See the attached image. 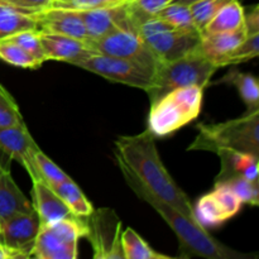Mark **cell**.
Returning <instances> with one entry per match:
<instances>
[{
    "label": "cell",
    "instance_id": "obj_10",
    "mask_svg": "<svg viewBox=\"0 0 259 259\" xmlns=\"http://www.w3.org/2000/svg\"><path fill=\"white\" fill-rule=\"evenodd\" d=\"M88 227L86 238L90 240L94 258L124 259L120 244L121 223L111 209L95 210L83 218Z\"/></svg>",
    "mask_w": 259,
    "mask_h": 259
},
{
    "label": "cell",
    "instance_id": "obj_5",
    "mask_svg": "<svg viewBox=\"0 0 259 259\" xmlns=\"http://www.w3.org/2000/svg\"><path fill=\"white\" fill-rule=\"evenodd\" d=\"M204 89L187 86L169 91L151 104L148 129L154 137H166L191 123L201 113Z\"/></svg>",
    "mask_w": 259,
    "mask_h": 259
},
{
    "label": "cell",
    "instance_id": "obj_41",
    "mask_svg": "<svg viewBox=\"0 0 259 259\" xmlns=\"http://www.w3.org/2000/svg\"><path fill=\"white\" fill-rule=\"evenodd\" d=\"M5 5H8L7 3H5L4 0H0V8H2V7H5ZM9 7H10V5H9Z\"/></svg>",
    "mask_w": 259,
    "mask_h": 259
},
{
    "label": "cell",
    "instance_id": "obj_37",
    "mask_svg": "<svg viewBox=\"0 0 259 259\" xmlns=\"http://www.w3.org/2000/svg\"><path fill=\"white\" fill-rule=\"evenodd\" d=\"M244 28L247 34L259 33V7L255 5L249 13L244 14Z\"/></svg>",
    "mask_w": 259,
    "mask_h": 259
},
{
    "label": "cell",
    "instance_id": "obj_11",
    "mask_svg": "<svg viewBox=\"0 0 259 259\" xmlns=\"http://www.w3.org/2000/svg\"><path fill=\"white\" fill-rule=\"evenodd\" d=\"M39 228L34 209L12 215L0 222V244L20 253L25 259L30 258Z\"/></svg>",
    "mask_w": 259,
    "mask_h": 259
},
{
    "label": "cell",
    "instance_id": "obj_27",
    "mask_svg": "<svg viewBox=\"0 0 259 259\" xmlns=\"http://www.w3.org/2000/svg\"><path fill=\"white\" fill-rule=\"evenodd\" d=\"M0 58L9 65L20 68H28V70H37L42 66L20 46L8 38L0 39Z\"/></svg>",
    "mask_w": 259,
    "mask_h": 259
},
{
    "label": "cell",
    "instance_id": "obj_15",
    "mask_svg": "<svg viewBox=\"0 0 259 259\" xmlns=\"http://www.w3.org/2000/svg\"><path fill=\"white\" fill-rule=\"evenodd\" d=\"M46 61H62L76 66L81 61L95 55L83 40L67 35L39 32Z\"/></svg>",
    "mask_w": 259,
    "mask_h": 259
},
{
    "label": "cell",
    "instance_id": "obj_17",
    "mask_svg": "<svg viewBox=\"0 0 259 259\" xmlns=\"http://www.w3.org/2000/svg\"><path fill=\"white\" fill-rule=\"evenodd\" d=\"M217 154L222 161V167L215 179V184L229 181L234 177H243L248 181L258 182L259 156L230 149H220Z\"/></svg>",
    "mask_w": 259,
    "mask_h": 259
},
{
    "label": "cell",
    "instance_id": "obj_9",
    "mask_svg": "<svg viewBox=\"0 0 259 259\" xmlns=\"http://www.w3.org/2000/svg\"><path fill=\"white\" fill-rule=\"evenodd\" d=\"M86 43L95 53L133 61L153 71H156L159 65L158 58L133 29L114 30L104 37L90 39Z\"/></svg>",
    "mask_w": 259,
    "mask_h": 259
},
{
    "label": "cell",
    "instance_id": "obj_31",
    "mask_svg": "<svg viewBox=\"0 0 259 259\" xmlns=\"http://www.w3.org/2000/svg\"><path fill=\"white\" fill-rule=\"evenodd\" d=\"M8 39L13 40L18 46H20L25 52L29 53L40 65L46 62L45 53H43L42 43H40L39 38V30L38 29L22 30V32L15 33V34L8 37Z\"/></svg>",
    "mask_w": 259,
    "mask_h": 259
},
{
    "label": "cell",
    "instance_id": "obj_14",
    "mask_svg": "<svg viewBox=\"0 0 259 259\" xmlns=\"http://www.w3.org/2000/svg\"><path fill=\"white\" fill-rule=\"evenodd\" d=\"M37 29L43 33L67 35L76 39L88 42L89 35L78 10L68 8L50 7L39 13H35Z\"/></svg>",
    "mask_w": 259,
    "mask_h": 259
},
{
    "label": "cell",
    "instance_id": "obj_12",
    "mask_svg": "<svg viewBox=\"0 0 259 259\" xmlns=\"http://www.w3.org/2000/svg\"><path fill=\"white\" fill-rule=\"evenodd\" d=\"M131 2L111 7L78 10L88 32L89 40L98 39L118 29H133L134 23L131 12Z\"/></svg>",
    "mask_w": 259,
    "mask_h": 259
},
{
    "label": "cell",
    "instance_id": "obj_16",
    "mask_svg": "<svg viewBox=\"0 0 259 259\" xmlns=\"http://www.w3.org/2000/svg\"><path fill=\"white\" fill-rule=\"evenodd\" d=\"M32 182L33 209L37 212L40 224H48L65 218L75 217L47 182L43 180H34Z\"/></svg>",
    "mask_w": 259,
    "mask_h": 259
},
{
    "label": "cell",
    "instance_id": "obj_40",
    "mask_svg": "<svg viewBox=\"0 0 259 259\" xmlns=\"http://www.w3.org/2000/svg\"><path fill=\"white\" fill-rule=\"evenodd\" d=\"M67 0H53L52 5H57V4H62V3H66Z\"/></svg>",
    "mask_w": 259,
    "mask_h": 259
},
{
    "label": "cell",
    "instance_id": "obj_2",
    "mask_svg": "<svg viewBox=\"0 0 259 259\" xmlns=\"http://www.w3.org/2000/svg\"><path fill=\"white\" fill-rule=\"evenodd\" d=\"M118 166L123 174L124 180L128 186L133 190L134 194L141 197L147 204L151 205L177 235L181 257L190 258L195 255V257L207 259H243L250 257V255L243 254V253L237 252L223 243L218 242L196 220L190 219L189 217L182 214L174 206L157 199L125 167L121 164H118Z\"/></svg>",
    "mask_w": 259,
    "mask_h": 259
},
{
    "label": "cell",
    "instance_id": "obj_21",
    "mask_svg": "<svg viewBox=\"0 0 259 259\" xmlns=\"http://www.w3.org/2000/svg\"><path fill=\"white\" fill-rule=\"evenodd\" d=\"M194 218L202 228H215L232 219L214 191L204 195L196 201Z\"/></svg>",
    "mask_w": 259,
    "mask_h": 259
},
{
    "label": "cell",
    "instance_id": "obj_28",
    "mask_svg": "<svg viewBox=\"0 0 259 259\" xmlns=\"http://www.w3.org/2000/svg\"><path fill=\"white\" fill-rule=\"evenodd\" d=\"M259 55V33L247 34L242 43L234 51L227 55L222 61V67L239 65L247 62Z\"/></svg>",
    "mask_w": 259,
    "mask_h": 259
},
{
    "label": "cell",
    "instance_id": "obj_3",
    "mask_svg": "<svg viewBox=\"0 0 259 259\" xmlns=\"http://www.w3.org/2000/svg\"><path fill=\"white\" fill-rule=\"evenodd\" d=\"M197 129L199 136L187 148L189 151L217 153L220 149H230L259 156V111L224 123H201Z\"/></svg>",
    "mask_w": 259,
    "mask_h": 259
},
{
    "label": "cell",
    "instance_id": "obj_32",
    "mask_svg": "<svg viewBox=\"0 0 259 259\" xmlns=\"http://www.w3.org/2000/svg\"><path fill=\"white\" fill-rule=\"evenodd\" d=\"M230 2L233 0H199L190 5L195 25L200 30V33L210 22V19L219 12V9H222L225 4Z\"/></svg>",
    "mask_w": 259,
    "mask_h": 259
},
{
    "label": "cell",
    "instance_id": "obj_13",
    "mask_svg": "<svg viewBox=\"0 0 259 259\" xmlns=\"http://www.w3.org/2000/svg\"><path fill=\"white\" fill-rule=\"evenodd\" d=\"M39 148L30 136L27 124L0 128V151L27 169L32 181L40 180L34 163V153Z\"/></svg>",
    "mask_w": 259,
    "mask_h": 259
},
{
    "label": "cell",
    "instance_id": "obj_24",
    "mask_svg": "<svg viewBox=\"0 0 259 259\" xmlns=\"http://www.w3.org/2000/svg\"><path fill=\"white\" fill-rule=\"evenodd\" d=\"M124 259H172V257L156 252L143 238L132 228H126L120 235Z\"/></svg>",
    "mask_w": 259,
    "mask_h": 259
},
{
    "label": "cell",
    "instance_id": "obj_35",
    "mask_svg": "<svg viewBox=\"0 0 259 259\" xmlns=\"http://www.w3.org/2000/svg\"><path fill=\"white\" fill-rule=\"evenodd\" d=\"M4 2L24 14H35L50 8L53 0H4Z\"/></svg>",
    "mask_w": 259,
    "mask_h": 259
},
{
    "label": "cell",
    "instance_id": "obj_1",
    "mask_svg": "<svg viewBox=\"0 0 259 259\" xmlns=\"http://www.w3.org/2000/svg\"><path fill=\"white\" fill-rule=\"evenodd\" d=\"M115 156L118 164L125 167L157 199L195 220L189 197L164 167L156 146V137L148 128L137 136L116 139Z\"/></svg>",
    "mask_w": 259,
    "mask_h": 259
},
{
    "label": "cell",
    "instance_id": "obj_26",
    "mask_svg": "<svg viewBox=\"0 0 259 259\" xmlns=\"http://www.w3.org/2000/svg\"><path fill=\"white\" fill-rule=\"evenodd\" d=\"M157 17L163 19L172 27L185 30H199L195 25L194 17H192L190 5L181 4V3L172 2L163 9L157 13ZM200 32V30H199Z\"/></svg>",
    "mask_w": 259,
    "mask_h": 259
},
{
    "label": "cell",
    "instance_id": "obj_19",
    "mask_svg": "<svg viewBox=\"0 0 259 259\" xmlns=\"http://www.w3.org/2000/svg\"><path fill=\"white\" fill-rule=\"evenodd\" d=\"M245 37H247V30L244 27L232 30V32L201 35L200 51L218 67L222 68V61L224 60L225 56L234 51L244 40Z\"/></svg>",
    "mask_w": 259,
    "mask_h": 259
},
{
    "label": "cell",
    "instance_id": "obj_29",
    "mask_svg": "<svg viewBox=\"0 0 259 259\" xmlns=\"http://www.w3.org/2000/svg\"><path fill=\"white\" fill-rule=\"evenodd\" d=\"M34 163L40 180L47 182L51 187L61 184L62 181L67 180V174L62 171L53 161H51L39 148L34 153Z\"/></svg>",
    "mask_w": 259,
    "mask_h": 259
},
{
    "label": "cell",
    "instance_id": "obj_33",
    "mask_svg": "<svg viewBox=\"0 0 259 259\" xmlns=\"http://www.w3.org/2000/svg\"><path fill=\"white\" fill-rule=\"evenodd\" d=\"M223 184L228 185L230 190L237 195L242 204L258 206L259 204V182H252L243 177H234V179L225 181Z\"/></svg>",
    "mask_w": 259,
    "mask_h": 259
},
{
    "label": "cell",
    "instance_id": "obj_34",
    "mask_svg": "<svg viewBox=\"0 0 259 259\" xmlns=\"http://www.w3.org/2000/svg\"><path fill=\"white\" fill-rule=\"evenodd\" d=\"M125 2H128V0H67V2L62 3V4L51 5V7L68 8V9L75 10H86L95 9V8L111 7V5H118Z\"/></svg>",
    "mask_w": 259,
    "mask_h": 259
},
{
    "label": "cell",
    "instance_id": "obj_38",
    "mask_svg": "<svg viewBox=\"0 0 259 259\" xmlns=\"http://www.w3.org/2000/svg\"><path fill=\"white\" fill-rule=\"evenodd\" d=\"M0 259H25L20 253L10 249L7 245L0 244Z\"/></svg>",
    "mask_w": 259,
    "mask_h": 259
},
{
    "label": "cell",
    "instance_id": "obj_36",
    "mask_svg": "<svg viewBox=\"0 0 259 259\" xmlns=\"http://www.w3.org/2000/svg\"><path fill=\"white\" fill-rule=\"evenodd\" d=\"M172 2L175 0H132L134 7L147 15H156L159 10L171 4Z\"/></svg>",
    "mask_w": 259,
    "mask_h": 259
},
{
    "label": "cell",
    "instance_id": "obj_23",
    "mask_svg": "<svg viewBox=\"0 0 259 259\" xmlns=\"http://www.w3.org/2000/svg\"><path fill=\"white\" fill-rule=\"evenodd\" d=\"M52 189L57 192L58 196L67 205V207L75 217L88 218L94 211L93 204L89 201L80 187L70 177L61 184L53 186Z\"/></svg>",
    "mask_w": 259,
    "mask_h": 259
},
{
    "label": "cell",
    "instance_id": "obj_8",
    "mask_svg": "<svg viewBox=\"0 0 259 259\" xmlns=\"http://www.w3.org/2000/svg\"><path fill=\"white\" fill-rule=\"evenodd\" d=\"M76 66L96 73L109 81L124 83L144 91L148 90L153 82V70L141 63L114 56L95 53L91 57L78 62Z\"/></svg>",
    "mask_w": 259,
    "mask_h": 259
},
{
    "label": "cell",
    "instance_id": "obj_22",
    "mask_svg": "<svg viewBox=\"0 0 259 259\" xmlns=\"http://www.w3.org/2000/svg\"><path fill=\"white\" fill-rule=\"evenodd\" d=\"M220 82L230 83L237 88L240 98L248 106V113L259 111V83L255 76L233 68L220 80Z\"/></svg>",
    "mask_w": 259,
    "mask_h": 259
},
{
    "label": "cell",
    "instance_id": "obj_20",
    "mask_svg": "<svg viewBox=\"0 0 259 259\" xmlns=\"http://www.w3.org/2000/svg\"><path fill=\"white\" fill-rule=\"evenodd\" d=\"M244 9L239 0L225 4L219 12L210 19L201 30V35L214 34V33L232 32V30L239 29L244 27Z\"/></svg>",
    "mask_w": 259,
    "mask_h": 259
},
{
    "label": "cell",
    "instance_id": "obj_7",
    "mask_svg": "<svg viewBox=\"0 0 259 259\" xmlns=\"http://www.w3.org/2000/svg\"><path fill=\"white\" fill-rule=\"evenodd\" d=\"M88 234L83 218L71 217L40 224L32 257L38 259H76L78 242Z\"/></svg>",
    "mask_w": 259,
    "mask_h": 259
},
{
    "label": "cell",
    "instance_id": "obj_4",
    "mask_svg": "<svg viewBox=\"0 0 259 259\" xmlns=\"http://www.w3.org/2000/svg\"><path fill=\"white\" fill-rule=\"evenodd\" d=\"M218 70L219 67L200 51L199 46L196 51L189 55L159 63L154 71L152 86L146 93L148 94L151 104H153L176 89L187 86H200L205 89Z\"/></svg>",
    "mask_w": 259,
    "mask_h": 259
},
{
    "label": "cell",
    "instance_id": "obj_25",
    "mask_svg": "<svg viewBox=\"0 0 259 259\" xmlns=\"http://www.w3.org/2000/svg\"><path fill=\"white\" fill-rule=\"evenodd\" d=\"M28 29H37L34 15L24 14L9 5L0 8V39Z\"/></svg>",
    "mask_w": 259,
    "mask_h": 259
},
{
    "label": "cell",
    "instance_id": "obj_39",
    "mask_svg": "<svg viewBox=\"0 0 259 259\" xmlns=\"http://www.w3.org/2000/svg\"><path fill=\"white\" fill-rule=\"evenodd\" d=\"M176 3H181V4H186V5H191L192 3L199 2V0H175Z\"/></svg>",
    "mask_w": 259,
    "mask_h": 259
},
{
    "label": "cell",
    "instance_id": "obj_18",
    "mask_svg": "<svg viewBox=\"0 0 259 259\" xmlns=\"http://www.w3.org/2000/svg\"><path fill=\"white\" fill-rule=\"evenodd\" d=\"M32 209L33 205L13 180L9 164H5L0 159V222L18 212L29 211Z\"/></svg>",
    "mask_w": 259,
    "mask_h": 259
},
{
    "label": "cell",
    "instance_id": "obj_30",
    "mask_svg": "<svg viewBox=\"0 0 259 259\" xmlns=\"http://www.w3.org/2000/svg\"><path fill=\"white\" fill-rule=\"evenodd\" d=\"M25 124L17 101L0 83V128Z\"/></svg>",
    "mask_w": 259,
    "mask_h": 259
},
{
    "label": "cell",
    "instance_id": "obj_6",
    "mask_svg": "<svg viewBox=\"0 0 259 259\" xmlns=\"http://www.w3.org/2000/svg\"><path fill=\"white\" fill-rule=\"evenodd\" d=\"M136 32L147 43L159 63L186 56L199 48L201 33L172 27L157 15H147L136 24Z\"/></svg>",
    "mask_w": 259,
    "mask_h": 259
}]
</instances>
